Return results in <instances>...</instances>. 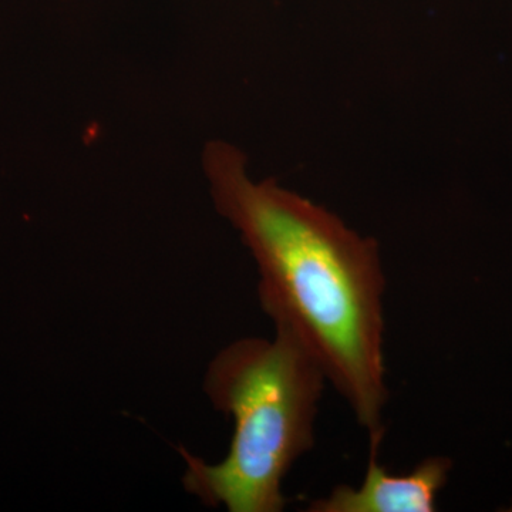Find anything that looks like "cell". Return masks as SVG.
<instances>
[{
	"label": "cell",
	"mask_w": 512,
	"mask_h": 512,
	"mask_svg": "<svg viewBox=\"0 0 512 512\" xmlns=\"http://www.w3.org/2000/svg\"><path fill=\"white\" fill-rule=\"evenodd\" d=\"M370 439L369 464L359 487L340 484L329 495L313 501L311 512H434L437 495L447 483L451 461L430 457L407 474L394 476L380 466L379 444Z\"/></svg>",
	"instance_id": "cell-3"
},
{
	"label": "cell",
	"mask_w": 512,
	"mask_h": 512,
	"mask_svg": "<svg viewBox=\"0 0 512 512\" xmlns=\"http://www.w3.org/2000/svg\"><path fill=\"white\" fill-rule=\"evenodd\" d=\"M245 163L231 144L205 148L215 207L258 266L262 309L318 362L370 439H382L386 279L377 242L275 180L255 183Z\"/></svg>",
	"instance_id": "cell-1"
},
{
	"label": "cell",
	"mask_w": 512,
	"mask_h": 512,
	"mask_svg": "<svg viewBox=\"0 0 512 512\" xmlns=\"http://www.w3.org/2000/svg\"><path fill=\"white\" fill-rule=\"evenodd\" d=\"M328 382L308 350L281 330L275 338H242L221 350L205 375L215 409L231 416L227 457L208 464L185 448L183 484L207 507L279 512L282 484L315 444V420Z\"/></svg>",
	"instance_id": "cell-2"
}]
</instances>
